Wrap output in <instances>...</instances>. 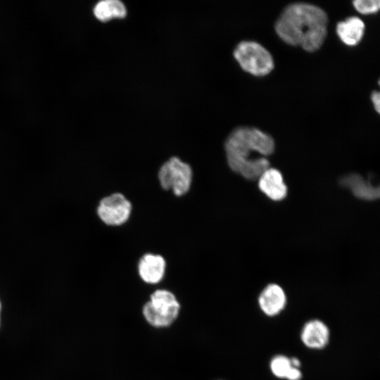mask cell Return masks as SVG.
<instances>
[{"mask_svg":"<svg viewBox=\"0 0 380 380\" xmlns=\"http://www.w3.org/2000/svg\"><path fill=\"white\" fill-rule=\"evenodd\" d=\"M224 148L231 170L247 179L255 180L270 167L266 156L273 153L274 142L258 129L241 127L229 135Z\"/></svg>","mask_w":380,"mask_h":380,"instance_id":"obj_1","label":"cell"},{"mask_svg":"<svg viewBox=\"0 0 380 380\" xmlns=\"http://www.w3.org/2000/svg\"><path fill=\"white\" fill-rule=\"evenodd\" d=\"M327 23V15L319 7L296 3L283 11L276 22L275 30L286 43L315 51L325 40Z\"/></svg>","mask_w":380,"mask_h":380,"instance_id":"obj_2","label":"cell"},{"mask_svg":"<svg viewBox=\"0 0 380 380\" xmlns=\"http://www.w3.org/2000/svg\"><path fill=\"white\" fill-rule=\"evenodd\" d=\"M179 311L180 303L175 295L163 289L154 291L142 308L146 321L158 328L171 325L177 318Z\"/></svg>","mask_w":380,"mask_h":380,"instance_id":"obj_3","label":"cell"},{"mask_svg":"<svg viewBox=\"0 0 380 380\" xmlns=\"http://www.w3.org/2000/svg\"><path fill=\"white\" fill-rule=\"evenodd\" d=\"M158 179L161 188L171 191L176 196H182L189 192L193 180L191 167L179 158L173 156L160 167Z\"/></svg>","mask_w":380,"mask_h":380,"instance_id":"obj_4","label":"cell"},{"mask_svg":"<svg viewBox=\"0 0 380 380\" xmlns=\"http://www.w3.org/2000/svg\"><path fill=\"white\" fill-rule=\"evenodd\" d=\"M234 56L243 70L255 76L266 75L274 68L271 54L255 42L239 43L234 51Z\"/></svg>","mask_w":380,"mask_h":380,"instance_id":"obj_5","label":"cell"},{"mask_svg":"<svg viewBox=\"0 0 380 380\" xmlns=\"http://www.w3.org/2000/svg\"><path fill=\"white\" fill-rule=\"evenodd\" d=\"M132 212L131 201L120 192H114L103 197L96 206V214L99 220L111 227L125 224L130 218Z\"/></svg>","mask_w":380,"mask_h":380,"instance_id":"obj_6","label":"cell"},{"mask_svg":"<svg viewBox=\"0 0 380 380\" xmlns=\"http://www.w3.org/2000/svg\"><path fill=\"white\" fill-rule=\"evenodd\" d=\"M166 266V260L162 255L146 253L138 261L137 272L144 282L157 284L163 279Z\"/></svg>","mask_w":380,"mask_h":380,"instance_id":"obj_7","label":"cell"},{"mask_svg":"<svg viewBox=\"0 0 380 380\" xmlns=\"http://www.w3.org/2000/svg\"><path fill=\"white\" fill-rule=\"evenodd\" d=\"M303 344L310 349L324 348L330 339V330L327 324L321 319H313L305 323L300 331Z\"/></svg>","mask_w":380,"mask_h":380,"instance_id":"obj_8","label":"cell"},{"mask_svg":"<svg viewBox=\"0 0 380 380\" xmlns=\"http://www.w3.org/2000/svg\"><path fill=\"white\" fill-rule=\"evenodd\" d=\"M258 300L261 311L267 316L274 317L284 310L287 297L282 287L277 284H270L260 292Z\"/></svg>","mask_w":380,"mask_h":380,"instance_id":"obj_9","label":"cell"},{"mask_svg":"<svg viewBox=\"0 0 380 380\" xmlns=\"http://www.w3.org/2000/svg\"><path fill=\"white\" fill-rule=\"evenodd\" d=\"M258 187L269 198L279 201L287 195V186L281 173L277 169L269 167L258 179Z\"/></svg>","mask_w":380,"mask_h":380,"instance_id":"obj_10","label":"cell"},{"mask_svg":"<svg viewBox=\"0 0 380 380\" xmlns=\"http://www.w3.org/2000/svg\"><path fill=\"white\" fill-rule=\"evenodd\" d=\"M365 25L358 17L352 16L336 25V33L340 39L348 46H355L362 39Z\"/></svg>","mask_w":380,"mask_h":380,"instance_id":"obj_11","label":"cell"},{"mask_svg":"<svg viewBox=\"0 0 380 380\" xmlns=\"http://www.w3.org/2000/svg\"><path fill=\"white\" fill-rule=\"evenodd\" d=\"M341 183L343 186L349 188L353 194L360 198L373 200L380 198V184L374 186L358 175L344 176L341 179Z\"/></svg>","mask_w":380,"mask_h":380,"instance_id":"obj_12","label":"cell"},{"mask_svg":"<svg viewBox=\"0 0 380 380\" xmlns=\"http://www.w3.org/2000/svg\"><path fill=\"white\" fill-rule=\"evenodd\" d=\"M95 17L105 22L112 18H122L127 15L125 4L118 0H103L99 1L93 9Z\"/></svg>","mask_w":380,"mask_h":380,"instance_id":"obj_13","label":"cell"},{"mask_svg":"<svg viewBox=\"0 0 380 380\" xmlns=\"http://www.w3.org/2000/svg\"><path fill=\"white\" fill-rule=\"evenodd\" d=\"M293 367L291 357L284 355H276L270 362L272 374L279 379H286Z\"/></svg>","mask_w":380,"mask_h":380,"instance_id":"obj_14","label":"cell"},{"mask_svg":"<svg viewBox=\"0 0 380 380\" xmlns=\"http://www.w3.org/2000/svg\"><path fill=\"white\" fill-rule=\"evenodd\" d=\"M353 4L356 11L364 15L375 13L380 11V0H356Z\"/></svg>","mask_w":380,"mask_h":380,"instance_id":"obj_15","label":"cell"},{"mask_svg":"<svg viewBox=\"0 0 380 380\" xmlns=\"http://www.w3.org/2000/svg\"><path fill=\"white\" fill-rule=\"evenodd\" d=\"M380 86V79L379 80ZM371 100L375 110L380 115V91H374L371 94Z\"/></svg>","mask_w":380,"mask_h":380,"instance_id":"obj_16","label":"cell"},{"mask_svg":"<svg viewBox=\"0 0 380 380\" xmlns=\"http://www.w3.org/2000/svg\"><path fill=\"white\" fill-rule=\"evenodd\" d=\"M0 311H1V303H0Z\"/></svg>","mask_w":380,"mask_h":380,"instance_id":"obj_17","label":"cell"}]
</instances>
